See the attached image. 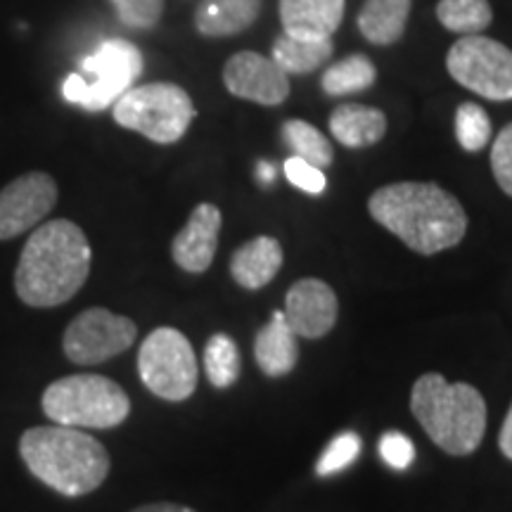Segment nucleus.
I'll return each instance as SVG.
<instances>
[{"instance_id":"nucleus-10","label":"nucleus","mask_w":512,"mask_h":512,"mask_svg":"<svg viewBox=\"0 0 512 512\" xmlns=\"http://www.w3.org/2000/svg\"><path fill=\"white\" fill-rule=\"evenodd\" d=\"M138 328L131 318L119 316L107 309H88L76 316L64 332V356L79 366H95L124 354L133 347Z\"/></svg>"},{"instance_id":"nucleus-25","label":"nucleus","mask_w":512,"mask_h":512,"mask_svg":"<svg viewBox=\"0 0 512 512\" xmlns=\"http://www.w3.org/2000/svg\"><path fill=\"white\" fill-rule=\"evenodd\" d=\"M240 368V351L233 337L223 335V332L211 337L204 347V370H207L209 382L216 389L233 387L240 377Z\"/></svg>"},{"instance_id":"nucleus-26","label":"nucleus","mask_w":512,"mask_h":512,"mask_svg":"<svg viewBox=\"0 0 512 512\" xmlns=\"http://www.w3.org/2000/svg\"><path fill=\"white\" fill-rule=\"evenodd\" d=\"M456 138L467 152H479L489 145L491 119L477 102H463L456 110Z\"/></svg>"},{"instance_id":"nucleus-19","label":"nucleus","mask_w":512,"mask_h":512,"mask_svg":"<svg viewBox=\"0 0 512 512\" xmlns=\"http://www.w3.org/2000/svg\"><path fill=\"white\" fill-rule=\"evenodd\" d=\"M261 12V0H202L195 27L202 36H235L252 27Z\"/></svg>"},{"instance_id":"nucleus-30","label":"nucleus","mask_w":512,"mask_h":512,"mask_svg":"<svg viewBox=\"0 0 512 512\" xmlns=\"http://www.w3.org/2000/svg\"><path fill=\"white\" fill-rule=\"evenodd\" d=\"M285 176L292 185H297L299 190L309 192V195H320V192L328 188V178H325L323 169H316V166L304 162V159L299 157L287 159Z\"/></svg>"},{"instance_id":"nucleus-2","label":"nucleus","mask_w":512,"mask_h":512,"mask_svg":"<svg viewBox=\"0 0 512 512\" xmlns=\"http://www.w3.org/2000/svg\"><path fill=\"white\" fill-rule=\"evenodd\" d=\"M370 216L422 256L456 247L467 233V214L451 192L437 183H392L377 188Z\"/></svg>"},{"instance_id":"nucleus-4","label":"nucleus","mask_w":512,"mask_h":512,"mask_svg":"<svg viewBox=\"0 0 512 512\" xmlns=\"http://www.w3.org/2000/svg\"><path fill=\"white\" fill-rule=\"evenodd\" d=\"M411 411L422 430L448 456H470L486 432V403L467 382H446L439 373L415 380Z\"/></svg>"},{"instance_id":"nucleus-16","label":"nucleus","mask_w":512,"mask_h":512,"mask_svg":"<svg viewBox=\"0 0 512 512\" xmlns=\"http://www.w3.org/2000/svg\"><path fill=\"white\" fill-rule=\"evenodd\" d=\"M254 358L268 377L290 375L299 361V337L287 325L285 313L275 311L273 320L254 339Z\"/></svg>"},{"instance_id":"nucleus-24","label":"nucleus","mask_w":512,"mask_h":512,"mask_svg":"<svg viewBox=\"0 0 512 512\" xmlns=\"http://www.w3.org/2000/svg\"><path fill=\"white\" fill-rule=\"evenodd\" d=\"M283 138L285 143L294 150V157L304 159L316 166V169H328L332 164V143L328 140V136L318 131L316 126H311L309 121L302 119H292L285 121L283 124Z\"/></svg>"},{"instance_id":"nucleus-15","label":"nucleus","mask_w":512,"mask_h":512,"mask_svg":"<svg viewBox=\"0 0 512 512\" xmlns=\"http://www.w3.org/2000/svg\"><path fill=\"white\" fill-rule=\"evenodd\" d=\"M342 17L344 0H280V22L292 38L328 41Z\"/></svg>"},{"instance_id":"nucleus-5","label":"nucleus","mask_w":512,"mask_h":512,"mask_svg":"<svg viewBox=\"0 0 512 512\" xmlns=\"http://www.w3.org/2000/svg\"><path fill=\"white\" fill-rule=\"evenodd\" d=\"M43 413L55 425L112 430L131 413V399L117 382L102 375H67L43 392Z\"/></svg>"},{"instance_id":"nucleus-29","label":"nucleus","mask_w":512,"mask_h":512,"mask_svg":"<svg viewBox=\"0 0 512 512\" xmlns=\"http://www.w3.org/2000/svg\"><path fill=\"white\" fill-rule=\"evenodd\" d=\"M491 171L505 195L512 197V124H508L498 133L491 147Z\"/></svg>"},{"instance_id":"nucleus-33","label":"nucleus","mask_w":512,"mask_h":512,"mask_svg":"<svg viewBox=\"0 0 512 512\" xmlns=\"http://www.w3.org/2000/svg\"><path fill=\"white\" fill-rule=\"evenodd\" d=\"M133 512H195L192 508H185V505H176V503H150V505H140Z\"/></svg>"},{"instance_id":"nucleus-17","label":"nucleus","mask_w":512,"mask_h":512,"mask_svg":"<svg viewBox=\"0 0 512 512\" xmlns=\"http://www.w3.org/2000/svg\"><path fill=\"white\" fill-rule=\"evenodd\" d=\"M283 266V247L275 238L261 235L242 245L230 259V275L245 290H261Z\"/></svg>"},{"instance_id":"nucleus-7","label":"nucleus","mask_w":512,"mask_h":512,"mask_svg":"<svg viewBox=\"0 0 512 512\" xmlns=\"http://www.w3.org/2000/svg\"><path fill=\"white\" fill-rule=\"evenodd\" d=\"M83 72L93 74V81H86L81 74H69L62 83L64 100L88 112H100L131 91L143 74V55L133 43L110 38L83 60Z\"/></svg>"},{"instance_id":"nucleus-9","label":"nucleus","mask_w":512,"mask_h":512,"mask_svg":"<svg viewBox=\"0 0 512 512\" xmlns=\"http://www.w3.org/2000/svg\"><path fill=\"white\" fill-rule=\"evenodd\" d=\"M448 74L486 100H512V50L486 36H463L446 55Z\"/></svg>"},{"instance_id":"nucleus-12","label":"nucleus","mask_w":512,"mask_h":512,"mask_svg":"<svg viewBox=\"0 0 512 512\" xmlns=\"http://www.w3.org/2000/svg\"><path fill=\"white\" fill-rule=\"evenodd\" d=\"M223 83L235 98L266 107L280 105L290 95V76L271 57L252 50L230 57L223 67Z\"/></svg>"},{"instance_id":"nucleus-8","label":"nucleus","mask_w":512,"mask_h":512,"mask_svg":"<svg viewBox=\"0 0 512 512\" xmlns=\"http://www.w3.org/2000/svg\"><path fill=\"white\" fill-rule=\"evenodd\" d=\"M138 375L164 401H185L197 389V358L181 330L157 328L138 351Z\"/></svg>"},{"instance_id":"nucleus-27","label":"nucleus","mask_w":512,"mask_h":512,"mask_svg":"<svg viewBox=\"0 0 512 512\" xmlns=\"http://www.w3.org/2000/svg\"><path fill=\"white\" fill-rule=\"evenodd\" d=\"M358 453H361V439H358V434L354 432L337 434V437L330 441V446L323 451V456L318 458L316 472L320 477L335 475V472L344 470V467L354 463Z\"/></svg>"},{"instance_id":"nucleus-18","label":"nucleus","mask_w":512,"mask_h":512,"mask_svg":"<svg viewBox=\"0 0 512 512\" xmlns=\"http://www.w3.org/2000/svg\"><path fill=\"white\" fill-rule=\"evenodd\" d=\"M330 133L337 143L351 150L377 145L387 133V117L384 112L375 110L368 105H342L332 112L330 117Z\"/></svg>"},{"instance_id":"nucleus-21","label":"nucleus","mask_w":512,"mask_h":512,"mask_svg":"<svg viewBox=\"0 0 512 512\" xmlns=\"http://www.w3.org/2000/svg\"><path fill=\"white\" fill-rule=\"evenodd\" d=\"M332 55V41H304V38L278 36L273 43L271 60L283 72L290 74H311L323 67Z\"/></svg>"},{"instance_id":"nucleus-34","label":"nucleus","mask_w":512,"mask_h":512,"mask_svg":"<svg viewBox=\"0 0 512 512\" xmlns=\"http://www.w3.org/2000/svg\"><path fill=\"white\" fill-rule=\"evenodd\" d=\"M256 176H259V181L264 185H271L275 178L273 162H259V166H256Z\"/></svg>"},{"instance_id":"nucleus-28","label":"nucleus","mask_w":512,"mask_h":512,"mask_svg":"<svg viewBox=\"0 0 512 512\" xmlns=\"http://www.w3.org/2000/svg\"><path fill=\"white\" fill-rule=\"evenodd\" d=\"M117 10L121 24L128 29H152L157 27L164 12V0H110Z\"/></svg>"},{"instance_id":"nucleus-3","label":"nucleus","mask_w":512,"mask_h":512,"mask_svg":"<svg viewBox=\"0 0 512 512\" xmlns=\"http://www.w3.org/2000/svg\"><path fill=\"white\" fill-rule=\"evenodd\" d=\"M19 456L38 482L69 498L93 494L110 475L107 448L74 427H31L19 439Z\"/></svg>"},{"instance_id":"nucleus-11","label":"nucleus","mask_w":512,"mask_h":512,"mask_svg":"<svg viewBox=\"0 0 512 512\" xmlns=\"http://www.w3.org/2000/svg\"><path fill=\"white\" fill-rule=\"evenodd\" d=\"M57 183L46 171H29L0 190V240L36 228L57 204Z\"/></svg>"},{"instance_id":"nucleus-23","label":"nucleus","mask_w":512,"mask_h":512,"mask_svg":"<svg viewBox=\"0 0 512 512\" xmlns=\"http://www.w3.org/2000/svg\"><path fill=\"white\" fill-rule=\"evenodd\" d=\"M437 19L441 27L460 36H477L489 29L494 10L489 0H441L437 5Z\"/></svg>"},{"instance_id":"nucleus-6","label":"nucleus","mask_w":512,"mask_h":512,"mask_svg":"<svg viewBox=\"0 0 512 512\" xmlns=\"http://www.w3.org/2000/svg\"><path fill=\"white\" fill-rule=\"evenodd\" d=\"M112 107L114 121L119 126L136 131L159 145L181 140L195 119V105L190 95L176 83L164 81L131 88Z\"/></svg>"},{"instance_id":"nucleus-31","label":"nucleus","mask_w":512,"mask_h":512,"mask_svg":"<svg viewBox=\"0 0 512 512\" xmlns=\"http://www.w3.org/2000/svg\"><path fill=\"white\" fill-rule=\"evenodd\" d=\"M380 456L392 470H406L415 460V446L406 434L387 432L380 439Z\"/></svg>"},{"instance_id":"nucleus-13","label":"nucleus","mask_w":512,"mask_h":512,"mask_svg":"<svg viewBox=\"0 0 512 512\" xmlns=\"http://www.w3.org/2000/svg\"><path fill=\"white\" fill-rule=\"evenodd\" d=\"M285 320L297 337L320 339L337 323V294L318 278L297 280L285 297Z\"/></svg>"},{"instance_id":"nucleus-1","label":"nucleus","mask_w":512,"mask_h":512,"mask_svg":"<svg viewBox=\"0 0 512 512\" xmlns=\"http://www.w3.org/2000/svg\"><path fill=\"white\" fill-rule=\"evenodd\" d=\"M91 245L86 233L67 219L38 226L19 254L15 292L27 306L53 309L67 304L91 273Z\"/></svg>"},{"instance_id":"nucleus-32","label":"nucleus","mask_w":512,"mask_h":512,"mask_svg":"<svg viewBox=\"0 0 512 512\" xmlns=\"http://www.w3.org/2000/svg\"><path fill=\"white\" fill-rule=\"evenodd\" d=\"M498 446H501L503 456L512 460V406H510L508 415H505L501 434H498Z\"/></svg>"},{"instance_id":"nucleus-14","label":"nucleus","mask_w":512,"mask_h":512,"mask_svg":"<svg viewBox=\"0 0 512 512\" xmlns=\"http://www.w3.org/2000/svg\"><path fill=\"white\" fill-rule=\"evenodd\" d=\"M221 211L214 204H197L188 223L171 242V256L176 266L188 273H204L211 266L219 247Z\"/></svg>"},{"instance_id":"nucleus-22","label":"nucleus","mask_w":512,"mask_h":512,"mask_svg":"<svg viewBox=\"0 0 512 512\" xmlns=\"http://www.w3.org/2000/svg\"><path fill=\"white\" fill-rule=\"evenodd\" d=\"M377 79L375 64L366 55H349L325 69L320 86L328 95H351L368 91Z\"/></svg>"},{"instance_id":"nucleus-20","label":"nucleus","mask_w":512,"mask_h":512,"mask_svg":"<svg viewBox=\"0 0 512 512\" xmlns=\"http://www.w3.org/2000/svg\"><path fill=\"white\" fill-rule=\"evenodd\" d=\"M411 0H366L358 12V29L373 46H394L406 31Z\"/></svg>"}]
</instances>
